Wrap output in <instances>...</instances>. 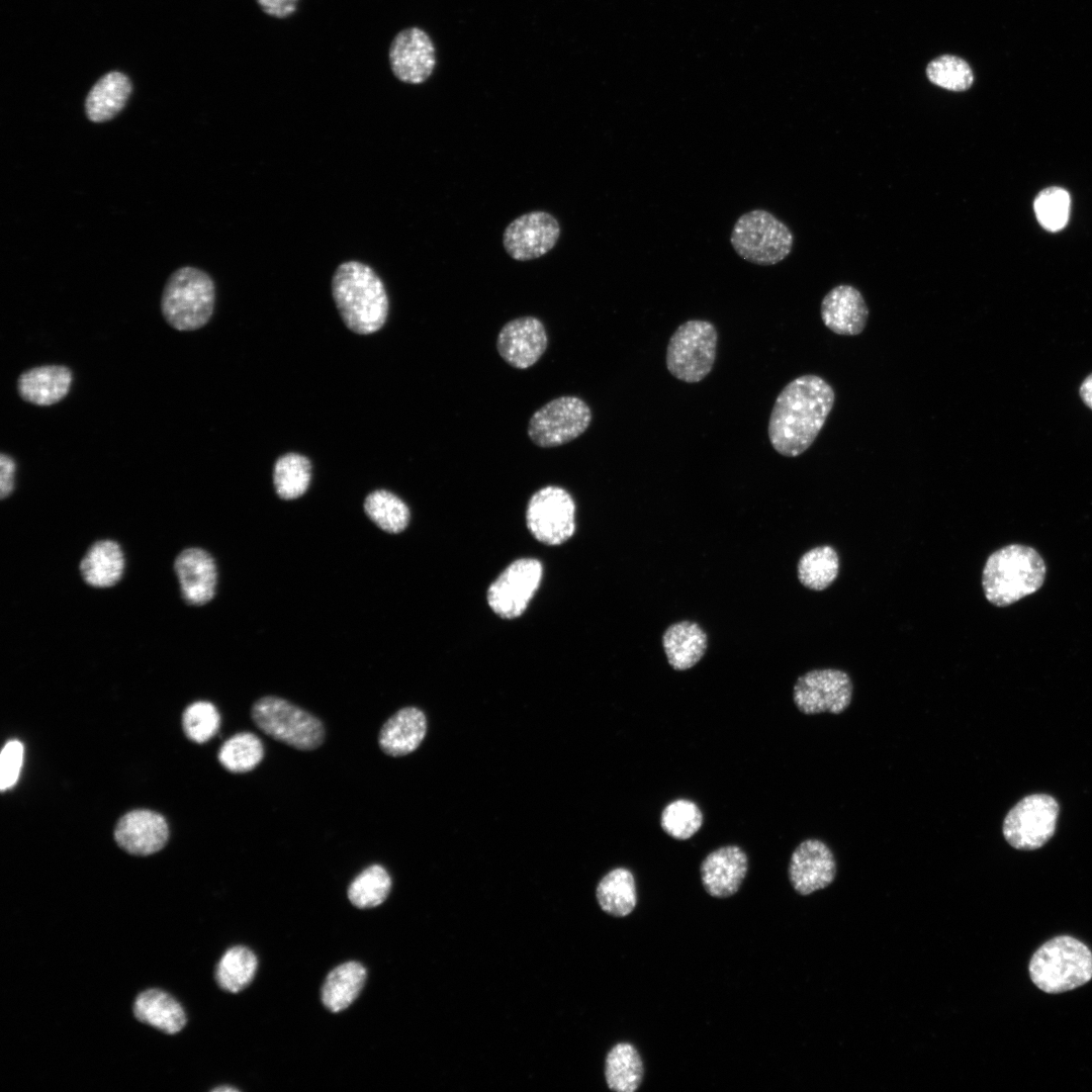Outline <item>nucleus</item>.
<instances>
[{"label":"nucleus","instance_id":"f257e3e1","mask_svg":"<svg viewBox=\"0 0 1092 1092\" xmlns=\"http://www.w3.org/2000/svg\"><path fill=\"white\" fill-rule=\"evenodd\" d=\"M835 400L832 386L815 374L801 375L779 393L767 434L772 448L785 457H798L813 444Z\"/></svg>","mask_w":1092,"mask_h":1092},{"label":"nucleus","instance_id":"f03ea898","mask_svg":"<svg viewBox=\"0 0 1092 1092\" xmlns=\"http://www.w3.org/2000/svg\"><path fill=\"white\" fill-rule=\"evenodd\" d=\"M332 294L340 315L352 332L368 335L380 330L388 314L383 282L368 265L347 261L332 278Z\"/></svg>","mask_w":1092,"mask_h":1092},{"label":"nucleus","instance_id":"7ed1b4c3","mask_svg":"<svg viewBox=\"0 0 1092 1092\" xmlns=\"http://www.w3.org/2000/svg\"><path fill=\"white\" fill-rule=\"evenodd\" d=\"M1045 564L1036 550L1011 544L993 552L987 559L982 586L986 599L997 607H1006L1035 593L1043 583Z\"/></svg>","mask_w":1092,"mask_h":1092},{"label":"nucleus","instance_id":"20e7f679","mask_svg":"<svg viewBox=\"0 0 1092 1092\" xmlns=\"http://www.w3.org/2000/svg\"><path fill=\"white\" fill-rule=\"evenodd\" d=\"M1028 971L1033 984L1045 993L1071 991L1092 979V951L1075 937L1056 936L1035 950Z\"/></svg>","mask_w":1092,"mask_h":1092},{"label":"nucleus","instance_id":"39448f33","mask_svg":"<svg viewBox=\"0 0 1092 1092\" xmlns=\"http://www.w3.org/2000/svg\"><path fill=\"white\" fill-rule=\"evenodd\" d=\"M215 285L205 271L183 266L167 279L161 296V312L174 330L190 332L204 327L212 316Z\"/></svg>","mask_w":1092,"mask_h":1092},{"label":"nucleus","instance_id":"423d86ee","mask_svg":"<svg viewBox=\"0 0 1092 1092\" xmlns=\"http://www.w3.org/2000/svg\"><path fill=\"white\" fill-rule=\"evenodd\" d=\"M251 719L265 735L300 751L322 746L326 737L320 718L278 696H264L251 707Z\"/></svg>","mask_w":1092,"mask_h":1092},{"label":"nucleus","instance_id":"0eeeda50","mask_svg":"<svg viewBox=\"0 0 1092 1092\" xmlns=\"http://www.w3.org/2000/svg\"><path fill=\"white\" fill-rule=\"evenodd\" d=\"M730 243L736 254L747 262L769 266L786 259L793 248L794 236L789 226L764 209H752L738 217Z\"/></svg>","mask_w":1092,"mask_h":1092},{"label":"nucleus","instance_id":"6e6552de","mask_svg":"<svg viewBox=\"0 0 1092 1092\" xmlns=\"http://www.w3.org/2000/svg\"><path fill=\"white\" fill-rule=\"evenodd\" d=\"M717 343L718 333L711 322L691 320L682 323L667 344V370L687 383L702 381L713 369Z\"/></svg>","mask_w":1092,"mask_h":1092},{"label":"nucleus","instance_id":"1a4fd4ad","mask_svg":"<svg viewBox=\"0 0 1092 1092\" xmlns=\"http://www.w3.org/2000/svg\"><path fill=\"white\" fill-rule=\"evenodd\" d=\"M588 404L578 396L562 395L538 408L528 423V436L542 448L566 444L583 434L592 422Z\"/></svg>","mask_w":1092,"mask_h":1092},{"label":"nucleus","instance_id":"9d476101","mask_svg":"<svg viewBox=\"0 0 1092 1092\" xmlns=\"http://www.w3.org/2000/svg\"><path fill=\"white\" fill-rule=\"evenodd\" d=\"M1059 815L1057 800L1046 794H1033L1015 804L1003 821V835L1016 849L1041 847L1054 835Z\"/></svg>","mask_w":1092,"mask_h":1092},{"label":"nucleus","instance_id":"9b49d317","mask_svg":"<svg viewBox=\"0 0 1092 1092\" xmlns=\"http://www.w3.org/2000/svg\"><path fill=\"white\" fill-rule=\"evenodd\" d=\"M575 504L567 490L547 485L537 490L527 507V526L533 536L548 545L568 540L575 531Z\"/></svg>","mask_w":1092,"mask_h":1092},{"label":"nucleus","instance_id":"f8f14e48","mask_svg":"<svg viewBox=\"0 0 1092 1092\" xmlns=\"http://www.w3.org/2000/svg\"><path fill=\"white\" fill-rule=\"evenodd\" d=\"M852 690L846 672L834 668L814 669L797 679L793 699L799 711L806 715L840 714L849 706Z\"/></svg>","mask_w":1092,"mask_h":1092},{"label":"nucleus","instance_id":"ddd939ff","mask_svg":"<svg viewBox=\"0 0 1092 1092\" xmlns=\"http://www.w3.org/2000/svg\"><path fill=\"white\" fill-rule=\"evenodd\" d=\"M542 572V564L534 558L511 563L488 588L491 610L504 619L519 617L539 587Z\"/></svg>","mask_w":1092,"mask_h":1092},{"label":"nucleus","instance_id":"4468645a","mask_svg":"<svg viewBox=\"0 0 1092 1092\" xmlns=\"http://www.w3.org/2000/svg\"><path fill=\"white\" fill-rule=\"evenodd\" d=\"M560 236V225L554 215L536 210L515 218L505 230L503 245L517 261L537 259L552 250Z\"/></svg>","mask_w":1092,"mask_h":1092},{"label":"nucleus","instance_id":"2eb2a0df","mask_svg":"<svg viewBox=\"0 0 1092 1092\" xmlns=\"http://www.w3.org/2000/svg\"><path fill=\"white\" fill-rule=\"evenodd\" d=\"M388 59L393 75L407 84L427 81L436 66L434 43L429 34L420 27L400 30L392 39Z\"/></svg>","mask_w":1092,"mask_h":1092},{"label":"nucleus","instance_id":"dca6fc26","mask_svg":"<svg viewBox=\"0 0 1092 1092\" xmlns=\"http://www.w3.org/2000/svg\"><path fill=\"white\" fill-rule=\"evenodd\" d=\"M173 568L183 601L191 607H202L213 600L217 588L218 571L214 557L200 546L181 550Z\"/></svg>","mask_w":1092,"mask_h":1092},{"label":"nucleus","instance_id":"f3484780","mask_svg":"<svg viewBox=\"0 0 1092 1092\" xmlns=\"http://www.w3.org/2000/svg\"><path fill=\"white\" fill-rule=\"evenodd\" d=\"M836 875L831 849L819 839H806L793 851L788 876L793 889L802 896L828 887Z\"/></svg>","mask_w":1092,"mask_h":1092},{"label":"nucleus","instance_id":"a211bd4d","mask_svg":"<svg viewBox=\"0 0 1092 1092\" xmlns=\"http://www.w3.org/2000/svg\"><path fill=\"white\" fill-rule=\"evenodd\" d=\"M547 345L548 337L544 325L531 315L508 322L496 339L499 356L517 369L533 366L544 354Z\"/></svg>","mask_w":1092,"mask_h":1092},{"label":"nucleus","instance_id":"6ab92c4d","mask_svg":"<svg viewBox=\"0 0 1092 1092\" xmlns=\"http://www.w3.org/2000/svg\"><path fill=\"white\" fill-rule=\"evenodd\" d=\"M114 837L120 847L131 854L149 855L167 843L169 828L165 818L150 810H133L116 824Z\"/></svg>","mask_w":1092,"mask_h":1092},{"label":"nucleus","instance_id":"aec40b11","mask_svg":"<svg viewBox=\"0 0 1092 1092\" xmlns=\"http://www.w3.org/2000/svg\"><path fill=\"white\" fill-rule=\"evenodd\" d=\"M747 871V855L736 845L722 846L710 852L700 867L703 887L715 898L734 895L742 885Z\"/></svg>","mask_w":1092,"mask_h":1092},{"label":"nucleus","instance_id":"412c9836","mask_svg":"<svg viewBox=\"0 0 1092 1092\" xmlns=\"http://www.w3.org/2000/svg\"><path fill=\"white\" fill-rule=\"evenodd\" d=\"M820 313L825 327L834 334L856 336L866 329L869 308L859 290L841 284L824 296Z\"/></svg>","mask_w":1092,"mask_h":1092},{"label":"nucleus","instance_id":"4be33fe9","mask_svg":"<svg viewBox=\"0 0 1092 1092\" xmlns=\"http://www.w3.org/2000/svg\"><path fill=\"white\" fill-rule=\"evenodd\" d=\"M73 372L65 365H41L21 372L17 378L19 397L38 406L63 400L71 390Z\"/></svg>","mask_w":1092,"mask_h":1092},{"label":"nucleus","instance_id":"5701e85b","mask_svg":"<svg viewBox=\"0 0 1092 1092\" xmlns=\"http://www.w3.org/2000/svg\"><path fill=\"white\" fill-rule=\"evenodd\" d=\"M126 558L121 544L110 538L94 541L79 562L84 582L95 588L115 586L122 579Z\"/></svg>","mask_w":1092,"mask_h":1092},{"label":"nucleus","instance_id":"b1692460","mask_svg":"<svg viewBox=\"0 0 1092 1092\" xmlns=\"http://www.w3.org/2000/svg\"><path fill=\"white\" fill-rule=\"evenodd\" d=\"M427 733V718L417 707H404L391 715L381 726L377 742L381 751L391 757L414 752Z\"/></svg>","mask_w":1092,"mask_h":1092},{"label":"nucleus","instance_id":"393cba45","mask_svg":"<svg viewBox=\"0 0 1092 1092\" xmlns=\"http://www.w3.org/2000/svg\"><path fill=\"white\" fill-rule=\"evenodd\" d=\"M662 645L669 665L675 670H686L703 658L708 636L699 624L681 621L666 628Z\"/></svg>","mask_w":1092,"mask_h":1092},{"label":"nucleus","instance_id":"a878e982","mask_svg":"<svg viewBox=\"0 0 1092 1092\" xmlns=\"http://www.w3.org/2000/svg\"><path fill=\"white\" fill-rule=\"evenodd\" d=\"M131 90V82L123 73L113 71L103 75L85 99L87 118L92 122L112 119L124 108Z\"/></svg>","mask_w":1092,"mask_h":1092},{"label":"nucleus","instance_id":"bb28decb","mask_svg":"<svg viewBox=\"0 0 1092 1092\" xmlns=\"http://www.w3.org/2000/svg\"><path fill=\"white\" fill-rule=\"evenodd\" d=\"M135 1017L166 1033L179 1032L186 1023L182 1006L167 993L152 989L141 993L133 1006Z\"/></svg>","mask_w":1092,"mask_h":1092},{"label":"nucleus","instance_id":"cd10ccee","mask_svg":"<svg viewBox=\"0 0 1092 1092\" xmlns=\"http://www.w3.org/2000/svg\"><path fill=\"white\" fill-rule=\"evenodd\" d=\"M366 980V969L358 962H347L332 970L322 989L324 1006L340 1012L358 997Z\"/></svg>","mask_w":1092,"mask_h":1092},{"label":"nucleus","instance_id":"c85d7f7f","mask_svg":"<svg viewBox=\"0 0 1092 1092\" xmlns=\"http://www.w3.org/2000/svg\"><path fill=\"white\" fill-rule=\"evenodd\" d=\"M644 1077V1065L637 1049L629 1042H619L608 1053L605 1078L608 1087L616 1092L636 1091Z\"/></svg>","mask_w":1092,"mask_h":1092},{"label":"nucleus","instance_id":"c756f323","mask_svg":"<svg viewBox=\"0 0 1092 1092\" xmlns=\"http://www.w3.org/2000/svg\"><path fill=\"white\" fill-rule=\"evenodd\" d=\"M597 900L603 911L615 916L629 915L637 905V891L633 874L625 868H616L599 882Z\"/></svg>","mask_w":1092,"mask_h":1092},{"label":"nucleus","instance_id":"7c9ffc66","mask_svg":"<svg viewBox=\"0 0 1092 1092\" xmlns=\"http://www.w3.org/2000/svg\"><path fill=\"white\" fill-rule=\"evenodd\" d=\"M839 557L829 545L817 546L805 552L797 565L798 579L813 590L827 588L837 577Z\"/></svg>","mask_w":1092,"mask_h":1092},{"label":"nucleus","instance_id":"2f4dec72","mask_svg":"<svg viewBox=\"0 0 1092 1092\" xmlns=\"http://www.w3.org/2000/svg\"><path fill=\"white\" fill-rule=\"evenodd\" d=\"M311 479V463L303 455L287 453L280 456L273 468V483L282 499H294L308 488Z\"/></svg>","mask_w":1092,"mask_h":1092},{"label":"nucleus","instance_id":"473e14b6","mask_svg":"<svg viewBox=\"0 0 1092 1092\" xmlns=\"http://www.w3.org/2000/svg\"><path fill=\"white\" fill-rule=\"evenodd\" d=\"M261 739L252 732H240L230 737L219 748V763L233 774H245L256 768L264 758Z\"/></svg>","mask_w":1092,"mask_h":1092},{"label":"nucleus","instance_id":"72a5a7b5","mask_svg":"<svg viewBox=\"0 0 1092 1092\" xmlns=\"http://www.w3.org/2000/svg\"><path fill=\"white\" fill-rule=\"evenodd\" d=\"M257 967V957L250 948L233 946L224 952L217 965L216 981L223 990L238 993L252 982Z\"/></svg>","mask_w":1092,"mask_h":1092},{"label":"nucleus","instance_id":"f704fd0d","mask_svg":"<svg viewBox=\"0 0 1092 1092\" xmlns=\"http://www.w3.org/2000/svg\"><path fill=\"white\" fill-rule=\"evenodd\" d=\"M364 511L380 529L391 534L403 531L411 517L405 503L386 489L370 492L364 500Z\"/></svg>","mask_w":1092,"mask_h":1092},{"label":"nucleus","instance_id":"c9c22d12","mask_svg":"<svg viewBox=\"0 0 1092 1092\" xmlns=\"http://www.w3.org/2000/svg\"><path fill=\"white\" fill-rule=\"evenodd\" d=\"M391 889V878L380 864H371L359 873L348 887V898L358 908L382 904Z\"/></svg>","mask_w":1092,"mask_h":1092},{"label":"nucleus","instance_id":"e433bc0d","mask_svg":"<svg viewBox=\"0 0 1092 1092\" xmlns=\"http://www.w3.org/2000/svg\"><path fill=\"white\" fill-rule=\"evenodd\" d=\"M703 824V814L696 803L679 799L667 804L660 818L663 831L672 838L686 840Z\"/></svg>","mask_w":1092,"mask_h":1092},{"label":"nucleus","instance_id":"4c0bfd02","mask_svg":"<svg viewBox=\"0 0 1092 1092\" xmlns=\"http://www.w3.org/2000/svg\"><path fill=\"white\" fill-rule=\"evenodd\" d=\"M926 75L931 83L950 91H965L974 81L968 63L954 56H941L931 61Z\"/></svg>","mask_w":1092,"mask_h":1092},{"label":"nucleus","instance_id":"58836bf2","mask_svg":"<svg viewBox=\"0 0 1092 1092\" xmlns=\"http://www.w3.org/2000/svg\"><path fill=\"white\" fill-rule=\"evenodd\" d=\"M182 724L184 732L190 740L196 743H204L217 733L220 716L212 703L198 701L185 709Z\"/></svg>","mask_w":1092,"mask_h":1092},{"label":"nucleus","instance_id":"ea45409f","mask_svg":"<svg viewBox=\"0 0 1092 1092\" xmlns=\"http://www.w3.org/2000/svg\"><path fill=\"white\" fill-rule=\"evenodd\" d=\"M1034 211L1041 226L1050 232L1062 230L1069 217L1070 196L1060 187L1042 190L1034 200Z\"/></svg>","mask_w":1092,"mask_h":1092},{"label":"nucleus","instance_id":"a19ab883","mask_svg":"<svg viewBox=\"0 0 1092 1092\" xmlns=\"http://www.w3.org/2000/svg\"><path fill=\"white\" fill-rule=\"evenodd\" d=\"M24 749L18 740H9L0 754V789H11L17 782L23 763Z\"/></svg>","mask_w":1092,"mask_h":1092},{"label":"nucleus","instance_id":"79ce46f5","mask_svg":"<svg viewBox=\"0 0 1092 1092\" xmlns=\"http://www.w3.org/2000/svg\"><path fill=\"white\" fill-rule=\"evenodd\" d=\"M16 462L8 454H0V499L9 498L16 488Z\"/></svg>","mask_w":1092,"mask_h":1092},{"label":"nucleus","instance_id":"37998d69","mask_svg":"<svg viewBox=\"0 0 1092 1092\" xmlns=\"http://www.w3.org/2000/svg\"><path fill=\"white\" fill-rule=\"evenodd\" d=\"M261 10L275 18H285L293 14L298 0H256Z\"/></svg>","mask_w":1092,"mask_h":1092},{"label":"nucleus","instance_id":"c03bdc74","mask_svg":"<svg viewBox=\"0 0 1092 1092\" xmlns=\"http://www.w3.org/2000/svg\"><path fill=\"white\" fill-rule=\"evenodd\" d=\"M1080 395L1083 401L1092 408V374L1089 375L1080 387Z\"/></svg>","mask_w":1092,"mask_h":1092},{"label":"nucleus","instance_id":"a18cd8bd","mask_svg":"<svg viewBox=\"0 0 1092 1092\" xmlns=\"http://www.w3.org/2000/svg\"><path fill=\"white\" fill-rule=\"evenodd\" d=\"M213 1091H215V1092H222V1091L229 1092V1091H238V1089H236L234 1087L222 1086V1087H217V1088L213 1089Z\"/></svg>","mask_w":1092,"mask_h":1092}]
</instances>
